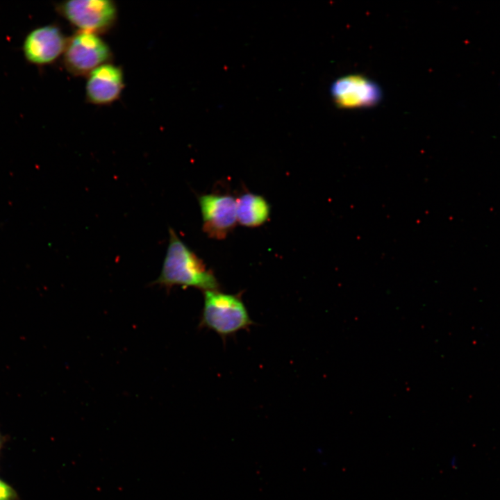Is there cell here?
Returning a JSON list of instances; mask_svg holds the SVG:
<instances>
[{
    "label": "cell",
    "instance_id": "6da1fadb",
    "mask_svg": "<svg viewBox=\"0 0 500 500\" xmlns=\"http://www.w3.org/2000/svg\"><path fill=\"white\" fill-rule=\"evenodd\" d=\"M162 269L153 284L167 289L176 285L193 287L204 291L218 290L220 285L214 273L172 229Z\"/></svg>",
    "mask_w": 500,
    "mask_h": 500
},
{
    "label": "cell",
    "instance_id": "7a4b0ae2",
    "mask_svg": "<svg viewBox=\"0 0 500 500\" xmlns=\"http://www.w3.org/2000/svg\"><path fill=\"white\" fill-rule=\"evenodd\" d=\"M253 324L240 294L218 290L203 292L200 328L213 331L224 340Z\"/></svg>",
    "mask_w": 500,
    "mask_h": 500
},
{
    "label": "cell",
    "instance_id": "3957f363",
    "mask_svg": "<svg viewBox=\"0 0 500 500\" xmlns=\"http://www.w3.org/2000/svg\"><path fill=\"white\" fill-rule=\"evenodd\" d=\"M67 70L75 76H88L112 56L109 46L99 35L78 31L67 38L62 53Z\"/></svg>",
    "mask_w": 500,
    "mask_h": 500
},
{
    "label": "cell",
    "instance_id": "277c9868",
    "mask_svg": "<svg viewBox=\"0 0 500 500\" xmlns=\"http://www.w3.org/2000/svg\"><path fill=\"white\" fill-rule=\"evenodd\" d=\"M57 12L79 31L97 35L108 31L115 23L117 6L110 0H74L56 6Z\"/></svg>",
    "mask_w": 500,
    "mask_h": 500
},
{
    "label": "cell",
    "instance_id": "5b68a950",
    "mask_svg": "<svg viewBox=\"0 0 500 500\" xmlns=\"http://www.w3.org/2000/svg\"><path fill=\"white\" fill-rule=\"evenodd\" d=\"M198 201L204 232L214 239L225 238L238 222L236 199L228 194L210 193L200 195Z\"/></svg>",
    "mask_w": 500,
    "mask_h": 500
},
{
    "label": "cell",
    "instance_id": "8992f818",
    "mask_svg": "<svg viewBox=\"0 0 500 500\" xmlns=\"http://www.w3.org/2000/svg\"><path fill=\"white\" fill-rule=\"evenodd\" d=\"M331 94L336 105L344 108L372 106L382 97L378 85L361 75H348L335 80Z\"/></svg>",
    "mask_w": 500,
    "mask_h": 500
},
{
    "label": "cell",
    "instance_id": "52a82bcc",
    "mask_svg": "<svg viewBox=\"0 0 500 500\" xmlns=\"http://www.w3.org/2000/svg\"><path fill=\"white\" fill-rule=\"evenodd\" d=\"M67 38L59 27L49 24L38 27L26 36L22 46L26 60L33 65L53 62L63 53Z\"/></svg>",
    "mask_w": 500,
    "mask_h": 500
},
{
    "label": "cell",
    "instance_id": "ba28073f",
    "mask_svg": "<svg viewBox=\"0 0 500 500\" xmlns=\"http://www.w3.org/2000/svg\"><path fill=\"white\" fill-rule=\"evenodd\" d=\"M124 75L119 67L102 65L88 76L85 85L87 101L95 105H107L116 101L124 88Z\"/></svg>",
    "mask_w": 500,
    "mask_h": 500
},
{
    "label": "cell",
    "instance_id": "9c48e42d",
    "mask_svg": "<svg viewBox=\"0 0 500 500\" xmlns=\"http://www.w3.org/2000/svg\"><path fill=\"white\" fill-rule=\"evenodd\" d=\"M237 220L247 227H257L267 222L270 206L261 195L245 192L236 199Z\"/></svg>",
    "mask_w": 500,
    "mask_h": 500
},
{
    "label": "cell",
    "instance_id": "30bf717a",
    "mask_svg": "<svg viewBox=\"0 0 500 500\" xmlns=\"http://www.w3.org/2000/svg\"><path fill=\"white\" fill-rule=\"evenodd\" d=\"M0 500H19L15 490L2 480H0Z\"/></svg>",
    "mask_w": 500,
    "mask_h": 500
},
{
    "label": "cell",
    "instance_id": "8fae6325",
    "mask_svg": "<svg viewBox=\"0 0 500 500\" xmlns=\"http://www.w3.org/2000/svg\"><path fill=\"white\" fill-rule=\"evenodd\" d=\"M3 437L2 436V435L0 432V450L3 446Z\"/></svg>",
    "mask_w": 500,
    "mask_h": 500
}]
</instances>
